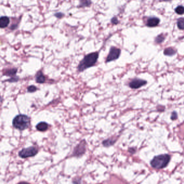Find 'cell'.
<instances>
[{
    "mask_svg": "<svg viewBox=\"0 0 184 184\" xmlns=\"http://www.w3.org/2000/svg\"><path fill=\"white\" fill-rule=\"evenodd\" d=\"M99 56L98 52H94L86 55L78 66L79 72H83L88 68L94 66L99 59Z\"/></svg>",
    "mask_w": 184,
    "mask_h": 184,
    "instance_id": "cell-1",
    "label": "cell"
},
{
    "mask_svg": "<svg viewBox=\"0 0 184 184\" xmlns=\"http://www.w3.org/2000/svg\"><path fill=\"white\" fill-rule=\"evenodd\" d=\"M170 160L171 156L167 154L158 155L151 161V166L156 169H162L167 166Z\"/></svg>",
    "mask_w": 184,
    "mask_h": 184,
    "instance_id": "cell-2",
    "label": "cell"
},
{
    "mask_svg": "<svg viewBox=\"0 0 184 184\" xmlns=\"http://www.w3.org/2000/svg\"><path fill=\"white\" fill-rule=\"evenodd\" d=\"M30 118L25 115H18L13 121V125L19 130H24L29 127Z\"/></svg>",
    "mask_w": 184,
    "mask_h": 184,
    "instance_id": "cell-3",
    "label": "cell"
},
{
    "mask_svg": "<svg viewBox=\"0 0 184 184\" xmlns=\"http://www.w3.org/2000/svg\"><path fill=\"white\" fill-rule=\"evenodd\" d=\"M38 152L37 148L34 146H31L28 148H23L20 151L18 155L22 158H27L34 157L37 154Z\"/></svg>",
    "mask_w": 184,
    "mask_h": 184,
    "instance_id": "cell-4",
    "label": "cell"
},
{
    "mask_svg": "<svg viewBox=\"0 0 184 184\" xmlns=\"http://www.w3.org/2000/svg\"><path fill=\"white\" fill-rule=\"evenodd\" d=\"M121 53V50L119 48L115 47H111L109 54L106 58V63L116 60L119 58Z\"/></svg>",
    "mask_w": 184,
    "mask_h": 184,
    "instance_id": "cell-5",
    "label": "cell"
},
{
    "mask_svg": "<svg viewBox=\"0 0 184 184\" xmlns=\"http://www.w3.org/2000/svg\"><path fill=\"white\" fill-rule=\"evenodd\" d=\"M86 143L85 140H82L74 148L73 152V156L76 157H80L84 155L86 150Z\"/></svg>",
    "mask_w": 184,
    "mask_h": 184,
    "instance_id": "cell-6",
    "label": "cell"
},
{
    "mask_svg": "<svg viewBox=\"0 0 184 184\" xmlns=\"http://www.w3.org/2000/svg\"><path fill=\"white\" fill-rule=\"evenodd\" d=\"M146 84L147 82L145 80L141 79H134L130 81L129 83V86L130 88L133 89H137L146 85Z\"/></svg>",
    "mask_w": 184,
    "mask_h": 184,
    "instance_id": "cell-7",
    "label": "cell"
},
{
    "mask_svg": "<svg viewBox=\"0 0 184 184\" xmlns=\"http://www.w3.org/2000/svg\"><path fill=\"white\" fill-rule=\"evenodd\" d=\"M160 20L156 17H149L146 22V26L148 27H155L159 25Z\"/></svg>",
    "mask_w": 184,
    "mask_h": 184,
    "instance_id": "cell-8",
    "label": "cell"
},
{
    "mask_svg": "<svg viewBox=\"0 0 184 184\" xmlns=\"http://www.w3.org/2000/svg\"><path fill=\"white\" fill-rule=\"evenodd\" d=\"M10 22V19L7 16H2L0 17V28H5L8 25Z\"/></svg>",
    "mask_w": 184,
    "mask_h": 184,
    "instance_id": "cell-9",
    "label": "cell"
},
{
    "mask_svg": "<svg viewBox=\"0 0 184 184\" xmlns=\"http://www.w3.org/2000/svg\"><path fill=\"white\" fill-rule=\"evenodd\" d=\"M49 125L47 123L44 122V121H42L40 122L36 125V128L37 130L41 132H44L45 131L47 130L48 129Z\"/></svg>",
    "mask_w": 184,
    "mask_h": 184,
    "instance_id": "cell-10",
    "label": "cell"
},
{
    "mask_svg": "<svg viewBox=\"0 0 184 184\" xmlns=\"http://www.w3.org/2000/svg\"><path fill=\"white\" fill-rule=\"evenodd\" d=\"M45 79H45V76L44 75L43 72H42L41 71H39L37 73L36 75V81L37 83L43 84V83H45Z\"/></svg>",
    "mask_w": 184,
    "mask_h": 184,
    "instance_id": "cell-11",
    "label": "cell"
},
{
    "mask_svg": "<svg viewBox=\"0 0 184 184\" xmlns=\"http://www.w3.org/2000/svg\"><path fill=\"white\" fill-rule=\"evenodd\" d=\"M177 52V50L173 48H167L164 50V54L165 55L172 56L175 55Z\"/></svg>",
    "mask_w": 184,
    "mask_h": 184,
    "instance_id": "cell-12",
    "label": "cell"
},
{
    "mask_svg": "<svg viewBox=\"0 0 184 184\" xmlns=\"http://www.w3.org/2000/svg\"><path fill=\"white\" fill-rule=\"evenodd\" d=\"M116 139H113V138H108L103 140L102 142V144L105 147H109V146H112L114 144L116 143Z\"/></svg>",
    "mask_w": 184,
    "mask_h": 184,
    "instance_id": "cell-13",
    "label": "cell"
},
{
    "mask_svg": "<svg viewBox=\"0 0 184 184\" xmlns=\"http://www.w3.org/2000/svg\"><path fill=\"white\" fill-rule=\"evenodd\" d=\"M92 5L91 0H80L79 8H85L90 7Z\"/></svg>",
    "mask_w": 184,
    "mask_h": 184,
    "instance_id": "cell-14",
    "label": "cell"
},
{
    "mask_svg": "<svg viewBox=\"0 0 184 184\" xmlns=\"http://www.w3.org/2000/svg\"><path fill=\"white\" fill-rule=\"evenodd\" d=\"M17 71V69H16V68L7 70L6 71H5L3 73V75L5 76H8L14 77L16 75Z\"/></svg>",
    "mask_w": 184,
    "mask_h": 184,
    "instance_id": "cell-15",
    "label": "cell"
},
{
    "mask_svg": "<svg viewBox=\"0 0 184 184\" xmlns=\"http://www.w3.org/2000/svg\"><path fill=\"white\" fill-rule=\"evenodd\" d=\"M165 38V36H164V34H160L155 38V42L157 44H160L164 41Z\"/></svg>",
    "mask_w": 184,
    "mask_h": 184,
    "instance_id": "cell-16",
    "label": "cell"
},
{
    "mask_svg": "<svg viewBox=\"0 0 184 184\" xmlns=\"http://www.w3.org/2000/svg\"><path fill=\"white\" fill-rule=\"evenodd\" d=\"M178 27L181 30H184V18H180L178 20Z\"/></svg>",
    "mask_w": 184,
    "mask_h": 184,
    "instance_id": "cell-17",
    "label": "cell"
},
{
    "mask_svg": "<svg viewBox=\"0 0 184 184\" xmlns=\"http://www.w3.org/2000/svg\"><path fill=\"white\" fill-rule=\"evenodd\" d=\"M175 11L178 15H182L184 13V7L182 6H178L175 8Z\"/></svg>",
    "mask_w": 184,
    "mask_h": 184,
    "instance_id": "cell-18",
    "label": "cell"
},
{
    "mask_svg": "<svg viewBox=\"0 0 184 184\" xmlns=\"http://www.w3.org/2000/svg\"><path fill=\"white\" fill-rule=\"evenodd\" d=\"M37 90V88L35 86H28L27 89L28 92H30V93L35 92Z\"/></svg>",
    "mask_w": 184,
    "mask_h": 184,
    "instance_id": "cell-19",
    "label": "cell"
},
{
    "mask_svg": "<svg viewBox=\"0 0 184 184\" xmlns=\"http://www.w3.org/2000/svg\"><path fill=\"white\" fill-rule=\"evenodd\" d=\"M19 80V77H18L15 76L12 77L11 79H8L7 81L10 82V83H14V82H17Z\"/></svg>",
    "mask_w": 184,
    "mask_h": 184,
    "instance_id": "cell-20",
    "label": "cell"
},
{
    "mask_svg": "<svg viewBox=\"0 0 184 184\" xmlns=\"http://www.w3.org/2000/svg\"><path fill=\"white\" fill-rule=\"evenodd\" d=\"M54 16H56L57 18H62L63 17L65 16V14L63 13H54Z\"/></svg>",
    "mask_w": 184,
    "mask_h": 184,
    "instance_id": "cell-21",
    "label": "cell"
},
{
    "mask_svg": "<svg viewBox=\"0 0 184 184\" xmlns=\"http://www.w3.org/2000/svg\"><path fill=\"white\" fill-rule=\"evenodd\" d=\"M177 113L175 112V111H173L172 113V115H171V120H172V121H175V119H177Z\"/></svg>",
    "mask_w": 184,
    "mask_h": 184,
    "instance_id": "cell-22",
    "label": "cell"
},
{
    "mask_svg": "<svg viewBox=\"0 0 184 184\" xmlns=\"http://www.w3.org/2000/svg\"><path fill=\"white\" fill-rule=\"evenodd\" d=\"M111 22L113 25H116L119 23V21L118 20V19L116 17H113L111 20Z\"/></svg>",
    "mask_w": 184,
    "mask_h": 184,
    "instance_id": "cell-23",
    "label": "cell"
},
{
    "mask_svg": "<svg viewBox=\"0 0 184 184\" xmlns=\"http://www.w3.org/2000/svg\"><path fill=\"white\" fill-rule=\"evenodd\" d=\"M2 98H1V97H0V102H2Z\"/></svg>",
    "mask_w": 184,
    "mask_h": 184,
    "instance_id": "cell-24",
    "label": "cell"
},
{
    "mask_svg": "<svg viewBox=\"0 0 184 184\" xmlns=\"http://www.w3.org/2000/svg\"><path fill=\"white\" fill-rule=\"evenodd\" d=\"M164 1H170L171 0H163Z\"/></svg>",
    "mask_w": 184,
    "mask_h": 184,
    "instance_id": "cell-25",
    "label": "cell"
}]
</instances>
